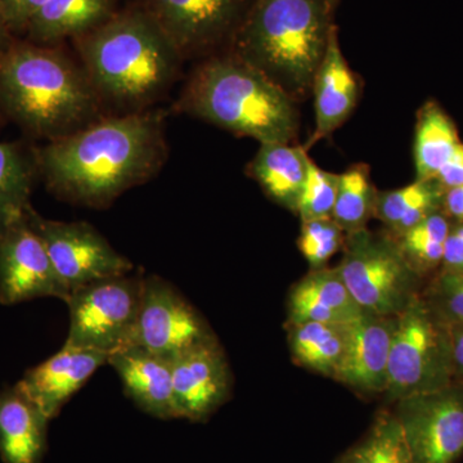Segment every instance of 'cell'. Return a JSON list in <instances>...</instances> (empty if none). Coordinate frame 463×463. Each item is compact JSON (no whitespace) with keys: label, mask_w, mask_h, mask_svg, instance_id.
I'll return each mask as SVG.
<instances>
[{"label":"cell","mask_w":463,"mask_h":463,"mask_svg":"<svg viewBox=\"0 0 463 463\" xmlns=\"http://www.w3.org/2000/svg\"><path fill=\"white\" fill-rule=\"evenodd\" d=\"M99 93L83 66L54 45L12 42L0 53V114L48 142L97 118Z\"/></svg>","instance_id":"obj_2"},{"label":"cell","mask_w":463,"mask_h":463,"mask_svg":"<svg viewBox=\"0 0 463 463\" xmlns=\"http://www.w3.org/2000/svg\"><path fill=\"white\" fill-rule=\"evenodd\" d=\"M0 116H2V114H0Z\"/></svg>","instance_id":"obj_39"},{"label":"cell","mask_w":463,"mask_h":463,"mask_svg":"<svg viewBox=\"0 0 463 463\" xmlns=\"http://www.w3.org/2000/svg\"><path fill=\"white\" fill-rule=\"evenodd\" d=\"M116 0H48L32 18L25 33L27 41L41 45H57L66 39H78L114 16Z\"/></svg>","instance_id":"obj_21"},{"label":"cell","mask_w":463,"mask_h":463,"mask_svg":"<svg viewBox=\"0 0 463 463\" xmlns=\"http://www.w3.org/2000/svg\"><path fill=\"white\" fill-rule=\"evenodd\" d=\"M364 315L337 268L313 269L288 295V326L304 322L349 325Z\"/></svg>","instance_id":"obj_18"},{"label":"cell","mask_w":463,"mask_h":463,"mask_svg":"<svg viewBox=\"0 0 463 463\" xmlns=\"http://www.w3.org/2000/svg\"><path fill=\"white\" fill-rule=\"evenodd\" d=\"M337 463H413L401 423L392 411H381L367 434Z\"/></svg>","instance_id":"obj_27"},{"label":"cell","mask_w":463,"mask_h":463,"mask_svg":"<svg viewBox=\"0 0 463 463\" xmlns=\"http://www.w3.org/2000/svg\"><path fill=\"white\" fill-rule=\"evenodd\" d=\"M443 270L463 269V223L450 228L444 245Z\"/></svg>","instance_id":"obj_35"},{"label":"cell","mask_w":463,"mask_h":463,"mask_svg":"<svg viewBox=\"0 0 463 463\" xmlns=\"http://www.w3.org/2000/svg\"><path fill=\"white\" fill-rule=\"evenodd\" d=\"M36 173L33 154L17 142H0V232L25 218Z\"/></svg>","instance_id":"obj_24"},{"label":"cell","mask_w":463,"mask_h":463,"mask_svg":"<svg viewBox=\"0 0 463 463\" xmlns=\"http://www.w3.org/2000/svg\"><path fill=\"white\" fill-rule=\"evenodd\" d=\"M12 35L14 33L9 32L7 23H5V16H3L2 5H0V53L14 42Z\"/></svg>","instance_id":"obj_38"},{"label":"cell","mask_w":463,"mask_h":463,"mask_svg":"<svg viewBox=\"0 0 463 463\" xmlns=\"http://www.w3.org/2000/svg\"><path fill=\"white\" fill-rule=\"evenodd\" d=\"M344 248L337 270L364 313L397 317L419 297L420 276L394 240L364 228L346 234Z\"/></svg>","instance_id":"obj_7"},{"label":"cell","mask_w":463,"mask_h":463,"mask_svg":"<svg viewBox=\"0 0 463 463\" xmlns=\"http://www.w3.org/2000/svg\"><path fill=\"white\" fill-rule=\"evenodd\" d=\"M449 231L446 216L437 212L399 236L402 254L420 277L441 265Z\"/></svg>","instance_id":"obj_29"},{"label":"cell","mask_w":463,"mask_h":463,"mask_svg":"<svg viewBox=\"0 0 463 463\" xmlns=\"http://www.w3.org/2000/svg\"><path fill=\"white\" fill-rule=\"evenodd\" d=\"M332 26L327 0H252L233 53L298 99L312 90Z\"/></svg>","instance_id":"obj_5"},{"label":"cell","mask_w":463,"mask_h":463,"mask_svg":"<svg viewBox=\"0 0 463 463\" xmlns=\"http://www.w3.org/2000/svg\"><path fill=\"white\" fill-rule=\"evenodd\" d=\"M75 44L100 100L132 111L147 108L172 87L183 60L145 8L116 12Z\"/></svg>","instance_id":"obj_3"},{"label":"cell","mask_w":463,"mask_h":463,"mask_svg":"<svg viewBox=\"0 0 463 463\" xmlns=\"http://www.w3.org/2000/svg\"><path fill=\"white\" fill-rule=\"evenodd\" d=\"M377 194L364 167H353L340 174L336 201L331 218L346 234L364 230L374 215Z\"/></svg>","instance_id":"obj_28"},{"label":"cell","mask_w":463,"mask_h":463,"mask_svg":"<svg viewBox=\"0 0 463 463\" xmlns=\"http://www.w3.org/2000/svg\"><path fill=\"white\" fill-rule=\"evenodd\" d=\"M310 161L306 148L289 143H265L250 163L249 173L268 197L297 212Z\"/></svg>","instance_id":"obj_22"},{"label":"cell","mask_w":463,"mask_h":463,"mask_svg":"<svg viewBox=\"0 0 463 463\" xmlns=\"http://www.w3.org/2000/svg\"><path fill=\"white\" fill-rule=\"evenodd\" d=\"M349 326L323 322L288 326L289 353L295 364L334 380L345 353Z\"/></svg>","instance_id":"obj_23"},{"label":"cell","mask_w":463,"mask_h":463,"mask_svg":"<svg viewBox=\"0 0 463 463\" xmlns=\"http://www.w3.org/2000/svg\"><path fill=\"white\" fill-rule=\"evenodd\" d=\"M453 383L449 330L420 294L397 316L390 347L386 399L395 403Z\"/></svg>","instance_id":"obj_6"},{"label":"cell","mask_w":463,"mask_h":463,"mask_svg":"<svg viewBox=\"0 0 463 463\" xmlns=\"http://www.w3.org/2000/svg\"><path fill=\"white\" fill-rule=\"evenodd\" d=\"M413 463H456L463 456V383L395 402Z\"/></svg>","instance_id":"obj_10"},{"label":"cell","mask_w":463,"mask_h":463,"mask_svg":"<svg viewBox=\"0 0 463 463\" xmlns=\"http://www.w3.org/2000/svg\"><path fill=\"white\" fill-rule=\"evenodd\" d=\"M108 361L105 353L63 345L56 354L26 371L17 386L53 420Z\"/></svg>","instance_id":"obj_16"},{"label":"cell","mask_w":463,"mask_h":463,"mask_svg":"<svg viewBox=\"0 0 463 463\" xmlns=\"http://www.w3.org/2000/svg\"><path fill=\"white\" fill-rule=\"evenodd\" d=\"M39 298L66 301L69 292L25 216L0 232V304L14 306Z\"/></svg>","instance_id":"obj_13"},{"label":"cell","mask_w":463,"mask_h":463,"mask_svg":"<svg viewBox=\"0 0 463 463\" xmlns=\"http://www.w3.org/2000/svg\"><path fill=\"white\" fill-rule=\"evenodd\" d=\"M435 181L446 188L458 187L463 185V143H459L452 156L448 158L447 163L439 170Z\"/></svg>","instance_id":"obj_34"},{"label":"cell","mask_w":463,"mask_h":463,"mask_svg":"<svg viewBox=\"0 0 463 463\" xmlns=\"http://www.w3.org/2000/svg\"><path fill=\"white\" fill-rule=\"evenodd\" d=\"M312 90L315 93L316 129L307 148L334 133L352 114L358 99V84L341 52L335 26H332Z\"/></svg>","instance_id":"obj_19"},{"label":"cell","mask_w":463,"mask_h":463,"mask_svg":"<svg viewBox=\"0 0 463 463\" xmlns=\"http://www.w3.org/2000/svg\"><path fill=\"white\" fill-rule=\"evenodd\" d=\"M178 109L260 145L291 143L298 133L295 99L234 53L201 63Z\"/></svg>","instance_id":"obj_4"},{"label":"cell","mask_w":463,"mask_h":463,"mask_svg":"<svg viewBox=\"0 0 463 463\" xmlns=\"http://www.w3.org/2000/svg\"><path fill=\"white\" fill-rule=\"evenodd\" d=\"M213 339L215 335L205 319L172 283L154 274L143 279L141 307L129 345L173 361Z\"/></svg>","instance_id":"obj_11"},{"label":"cell","mask_w":463,"mask_h":463,"mask_svg":"<svg viewBox=\"0 0 463 463\" xmlns=\"http://www.w3.org/2000/svg\"><path fill=\"white\" fill-rule=\"evenodd\" d=\"M441 200L443 187L435 179H417L399 190L377 194L374 216L401 236L437 213Z\"/></svg>","instance_id":"obj_25"},{"label":"cell","mask_w":463,"mask_h":463,"mask_svg":"<svg viewBox=\"0 0 463 463\" xmlns=\"http://www.w3.org/2000/svg\"><path fill=\"white\" fill-rule=\"evenodd\" d=\"M455 124L434 103L420 112L414 138V163L417 179H435L439 170L458 147Z\"/></svg>","instance_id":"obj_26"},{"label":"cell","mask_w":463,"mask_h":463,"mask_svg":"<svg viewBox=\"0 0 463 463\" xmlns=\"http://www.w3.org/2000/svg\"><path fill=\"white\" fill-rule=\"evenodd\" d=\"M395 323L397 317L368 313L350 323L345 353L334 380L365 397L385 394Z\"/></svg>","instance_id":"obj_15"},{"label":"cell","mask_w":463,"mask_h":463,"mask_svg":"<svg viewBox=\"0 0 463 463\" xmlns=\"http://www.w3.org/2000/svg\"><path fill=\"white\" fill-rule=\"evenodd\" d=\"M339 175L325 172L310 161L309 170L297 207L301 222L331 218L336 201Z\"/></svg>","instance_id":"obj_30"},{"label":"cell","mask_w":463,"mask_h":463,"mask_svg":"<svg viewBox=\"0 0 463 463\" xmlns=\"http://www.w3.org/2000/svg\"><path fill=\"white\" fill-rule=\"evenodd\" d=\"M143 277H112L72 291L69 334L63 345L112 354L132 341L138 319Z\"/></svg>","instance_id":"obj_8"},{"label":"cell","mask_w":463,"mask_h":463,"mask_svg":"<svg viewBox=\"0 0 463 463\" xmlns=\"http://www.w3.org/2000/svg\"><path fill=\"white\" fill-rule=\"evenodd\" d=\"M172 370L178 419L205 421L230 399V364L216 337L174 358Z\"/></svg>","instance_id":"obj_14"},{"label":"cell","mask_w":463,"mask_h":463,"mask_svg":"<svg viewBox=\"0 0 463 463\" xmlns=\"http://www.w3.org/2000/svg\"><path fill=\"white\" fill-rule=\"evenodd\" d=\"M345 234L332 218L303 222L298 250L313 269H319L345 245Z\"/></svg>","instance_id":"obj_31"},{"label":"cell","mask_w":463,"mask_h":463,"mask_svg":"<svg viewBox=\"0 0 463 463\" xmlns=\"http://www.w3.org/2000/svg\"><path fill=\"white\" fill-rule=\"evenodd\" d=\"M33 157L52 194L75 205L103 209L164 165L165 118L149 109L99 118L35 149Z\"/></svg>","instance_id":"obj_1"},{"label":"cell","mask_w":463,"mask_h":463,"mask_svg":"<svg viewBox=\"0 0 463 463\" xmlns=\"http://www.w3.org/2000/svg\"><path fill=\"white\" fill-rule=\"evenodd\" d=\"M448 330H449L453 377H455V383H463V326L448 327Z\"/></svg>","instance_id":"obj_36"},{"label":"cell","mask_w":463,"mask_h":463,"mask_svg":"<svg viewBox=\"0 0 463 463\" xmlns=\"http://www.w3.org/2000/svg\"><path fill=\"white\" fill-rule=\"evenodd\" d=\"M252 0H146L183 58L232 39L239 32Z\"/></svg>","instance_id":"obj_12"},{"label":"cell","mask_w":463,"mask_h":463,"mask_svg":"<svg viewBox=\"0 0 463 463\" xmlns=\"http://www.w3.org/2000/svg\"><path fill=\"white\" fill-rule=\"evenodd\" d=\"M26 216L44 243L69 295L90 283L132 272V261L116 251L87 222L52 221L43 218L33 207Z\"/></svg>","instance_id":"obj_9"},{"label":"cell","mask_w":463,"mask_h":463,"mask_svg":"<svg viewBox=\"0 0 463 463\" xmlns=\"http://www.w3.org/2000/svg\"><path fill=\"white\" fill-rule=\"evenodd\" d=\"M51 420L18 388L0 392V458L3 463H42Z\"/></svg>","instance_id":"obj_20"},{"label":"cell","mask_w":463,"mask_h":463,"mask_svg":"<svg viewBox=\"0 0 463 463\" xmlns=\"http://www.w3.org/2000/svg\"><path fill=\"white\" fill-rule=\"evenodd\" d=\"M108 364L114 368L125 394L139 410L156 419H178L170 359L145 347L128 345L109 354Z\"/></svg>","instance_id":"obj_17"},{"label":"cell","mask_w":463,"mask_h":463,"mask_svg":"<svg viewBox=\"0 0 463 463\" xmlns=\"http://www.w3.org/2000/svg\"><path fill=\"white\" fill-rule=\"evenodd\" d=\"M443 203L447 214L463 223V185L447 190Z\"/></svg>","instance_id":"obj_37"},{"label":"cell","mask_w":463,"mask_h":463,"mask_svg":"<svg viewBox=\"0 0 463 463\" xmlns=\"http://www.w3.org/2000/svg\"><path fill=\"white\" fill-rule=\"evenodd\" d=\"M48 0H0L3 16L9 32L12 33H25L32 18L38 14Z\"/></svg>","instance_id":"obj_33"},{"label":"cell","mask_w":463,"mask_h":463,"mask_svg":"<svg viewBox=\"0 0 463 463\" xmlns=\"http://www.w3.org/2000/svg\"><path fill=\"white\" fill-rule=\"evenodd\" d=\"M422 298L447 327L463 326V269H441Z\"/></svg>","instance_id":"obj_32"}]
</instances>
